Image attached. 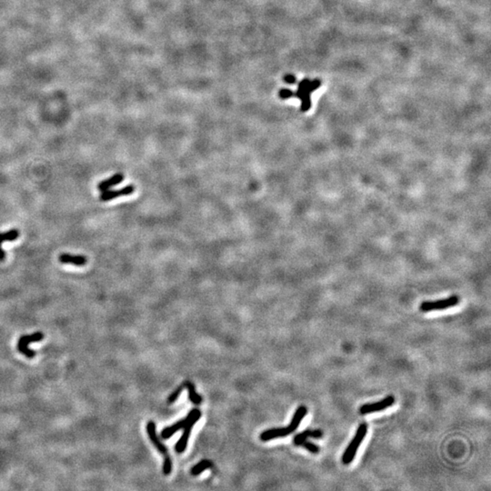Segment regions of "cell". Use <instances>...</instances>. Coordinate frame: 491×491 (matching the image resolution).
<instances>
[{"label":"cell","mask_w":491,"mask_h":491,"mask_svg":"<svg viewBox=\"0 0 491 491\" xmlns=\"http://www.w3.org/2000/svg\"><path fill=\"white\" fill-rule=\"evenodd\" d=\"M279 97L282 98V99H287V98H291L293 97V91H291V90H286V88H283V90L279 91Z\"/></svg>","instance_id":"cell-21"},{"label":"cell","mask_w":491,"mask_h":491,"mask_svg":"<svg viewBox=\"0 0 491 491\" xmlns=\"http://www.w3.org/2000/svg\"><path fill=\"white\" fill-rule=\"evenodd\" d=\"M459 302L458 296H451L448 299H439L435 301H425L420 305L422 312H430L435 310H444L449 307H455Z\"/></svg>","instance_id":"cell-3"},{"label":"cell","mask_w":491,"mask_h":491,"mask_svg":"<svg viewBox=\"0 0 491 491\" xmlns=\"http://www.w3.org/2000/svg\"><path fill=\"white\" fill-rule=\"evenodd\" d=\"M284 80H285V82L287 83V84L293 85V84H295L296 81H297V78H296V77L293 76V75L289 74V75H286V76L284 77Z\"/></svg>","instance_id":"cell-22"},{"label":"cell","mask_w":491,"mask_h":491,"mask_svg":"<svg viewBox=\"0 0 491 491\" xmlns=\"http://www.w3.org/2000/svg\"><path fill=\"white\" fill-rule=\"evenodd\" d=\"M394 403H395V397L393 396H388V397L383 398L382 400L361 406L360 408V412L362 415L380 412L381 410H384V409L391 407Z\"/></svg>","instance_id":"cell-6"},{"label":"cell","mask_w":491,"mask_h":491,"mask_svg":"<svg viewBox=\"0 0 491 491\" xmlns=\"http://www.w3.org/2000/svg\"><path fill=\"white\" fill-rule=\"evenodd\" d=\"M197 409H194L188 413L187 417L183 418L182 420H180V421L176 422L175 424L170 426V427H167L165 428L162 431H161V438H164V439H168V438H170L171 436H173L174 434L176 433V431H178L180 430H183L184 429L185 426L188 424V421L194 417V415L197 412Z\"/></svg>","instance_id":"cell-7"},{"label":"cell","mask_w":491,"mask_h":491,"mask_svg":"<svg viewBox=\"0 0 491 491\" xmlns=\"http://www.w3.org/2000/svg\"><path fill=\"white\" fill-rule=\"evenodd\" d=\"M307 413V409L306 407H304V406H300V407L298 408V409L296 410V412H295L294 415H293V417H292V419H291V424L288 425L293 432L299 428V426L300 425V423L302 421L303 418L305 417Z\"/></svg>","instance_id":"cell-14"},{"label":"cell","mask_w":491,"mask_h":491,"mask_svg":"<svg viewBox=\"0 0 491 491\" xmlns=\"http://www.w3.org/2000/svg\"><path fill=\"white\" fill-rule=\"evenodd\" d=\"M172 471L171 458L168 456H165L163 463V473L165 475H169Z\"/></svg>","instance_id":"cell-20"},{"label":"cell","mask_w":491,"mask_h":491,"mask_svg":"<svg viewBox=\"0 0 491 491\" xmlns=\"http://www.w3.org/2000/svg\"><path fill=\"white\" fill-rule=\"evenodd\" d=\"M321 86V81L319 79L309 80L307 78L299 82L297 92H293V97H297L301 100L300 109L302 112H307L311 107V94Z\"/></svg>","instance_id":"cell-1"},{"label":"cell","mask_w":491,"mask_h":491,"mask_svg":"<svg viewBox=\"0 0 491 491\" xmlns=\"http://www.w3.org/2000/svg\"><path fill=\"white\" fill-rule=\"evenodd\" d=\"M184 385L185 388L188 389V397H189L190 401L194 403L195 405H200L201 402H202V397H201L200 395H198L196 393L194 384L191 383L190 381H185Z\"/></svg>","instance_id":"cell-16"},{"label":"cell","mask_w":491,"mask_h":491,"mask_svg":"<svg viewBox=\"0 0 491 491\" xmlns=\"http://www.w3.org/2000/svg\"><path fill=\"white\" fill-rule=\"evenodd\" d=\"M58 261L62 264H70L76 266H84L87 263V258L82 255L63 253L58 257Z\"/></svg>","instance_id":"cell-11"},{"label":"cell","mask_w":491,"mask_h":491,"mask_svg":"<svg viewBox=\"0 0 491 491\" xmlns=\"http://www.w3.org/2000/svg\"><path fill=\"white\" fill-rule=\"evenodd\" d=\"M322 436H323V433H322V431H321V430H305V431H303V432H301V433L296 435L294 438V441L293 442H294L295 445H297V446H298V445L299 444V442L303 441V440L307 439V438H321Z\"/></svg>","instance_id":"cell-15"},{"label":"cell","mask_w":491,"mask_h":491,"mask_svg":"<svg viewBox=\"0 0 491 491\" xmlns=\"http://www.w3.org/2000/svg\"><path fill=\"white\" fill-rule=\"evenodd\" d=\"M213 466L212 461L209 460V459H203L201 460L200 462L197 463L196 465L193 466L191 468V471L190 473L192 476H198L200 475L203 471L208 470L209 467H211Z\"/></svg>","instance_id":"cell-17"},{"label":"cell","mask_w":491,"mask_h":491,"mask_svg":"<svg viewBox=\"0 0 491 491\" xmlns=\"http://www.w3.org/2000/svg\"><path fill=\"white\" fill-rule=\"evenodd\" d=\"M298 446H301L306 449V450H308L311 453L313 454H318L319 452V446H317L314 443L312 442L307 441V439L303 440V441L299 442V445Z\"/></svg>","instance_id":"cell-18"},{"label":"cell","mask_w":491,"mask_h":491,"mask_svg":"<svg viewBox=\"0 0 491 491\" xmlns=\"http://www.w3.org/2000/svg\"><path fill=\"white\" fill-rule=\"evenodd\" d=\"M293 431L287 426L286 428H278V429H271V430H266L260 435V438L262 441H269L273 438H283L286 437L287 435H291Z\"/></svg>","instance_id":"cell-10"},{"label":"cell","mask_w":491,"mask_h":491,"mask_svg":"<svg viewBox=\"0 0 491 491\" xmlns=\"http://www.w3.org/2000/svg\"><path fill=\"white\" fill-rule=\"evenodd\" d=\"M135 189V186L132 184L127 185L124 188H120V189H116V190H109L108 189V190L101 193V195L99 196V199L103 202H106V201L115 199V198L119 197V196H129L131 194H133Z\"/></svg>","instance_id":"cell-8"},{"label":"cell","mask_w":491,"mask_h":491,"mask_svg":"<svg viewBox=\"0 0 491 491\" xmlns=\"http://www.w3.org/2000/svg\"><path fill=\"white\" fill-rule=\"evenodd\" d=\"M123 180H124V175L121 173H117V174L110 176L109 178L99 182L98 184V189L99 191L104 192V191L110 189L112 187L120 184Z\"/></svg>","instance_id":"cell-13"},{"label":"cell","mask_w":491,"mask_h":491,"mask_svg":"<svg viewBox=\"0 0 491 491\" xmlns=\"http://www.w3.org/2000/svg\"><path fill=\"white\" fill-rule=\"evenodd\" d=\"M20 232L16 229H10L4 233H0V262L4 261L6 259V253L2 248V243L6 241H14L19 237Z\"/></svg>","instance_id":"cell-12"},{"label":"cell","mask_w":491,"mask_h":491,"mask_svg":"<svg viewBox=\"0 0 491 491\" xmlns=\"http://www.w3.org/2000/svg\"><path fill=\"white\" fill-rule=\"evenodd\" d=\"M44 339V334L42 332H36L32 335L22 336L18 342H17V350L23 354L24 356L33 359L36 356V351L29 348V343H34V342H38Z\"/></svg>","instance_id":"cell-4"},{"label":"cell","mask_w":491,"mask_h":491,"mask_svg":"<svg viewBox=\"0 0 491 491\" xmlns=\"http://www.w3.org/2000/svg\"><path fill=\"white\" fill-rule=\"evenodd\" d=\"M367 433H368V425L366 423L360 424V427L358 428L355 437L349 443L347 450H345L343 456H342V462H343L344 465H348L354 460L358 450H359L362 441L364 440Z\"/></svg>","instance_id":"cell-2"},{"label":"cell","mask_w":491,"mask_h":491,"mask_svg":"<svg viewBox=\"0 0 491 491\" xmlns=\"http://www.w3.org/2000/svg\"><path fill=\"white\" fill-rule=\"evenodd\" d=\"M200 417L201 412L200 410L198 409L197 412L194 415V417L188 421L187 425L185 426L184 429H183V430H184L183 434H182L181 438H180V440L176 442V446H175V450H176L177 453L184 452L186 448L188 446V438H189V436H190V433H191L193 427L196 424V422L199 420Z\"/></svg>","instance_id":"cell-5"},{"label":"cell","mask_w":491,"mask_h":491,"mask_svg":"<svg viewBox=\"0 0 491 491\" xmlns=\"http://www.w3.org/2000/svg\"><path fill=\"white\" fill-rule=\"evenodd\" d=\"M147 431L148 437L150 438L152 443L154 444V446L157 448V450H159L160 453L163 454L164 456H168V449H167V447L165 446L163 443L160 441V438L157 436L155 424L154 422L149 421L147 423Z\"/></svg>","instance_id":"cell-9"},{"label":"cell","mask_w":491,"mask_h":491,"mask_svg":"<svg viewBox=\"0 0 491 491\" xmlns=\"http://www.w3.org/2000/svg\"><path fill=\"white\" fill-rule=\"evenodd\" d=\"M185 385L184 383H183V384L180 385V387H177V388L175 389V391H174V392L171 393V394L169 395V397H168V404H172L173 402H175V401L178 398V397L180 396V394H181V392L183 391Z\"/></svg>","instance_id":"cell-19"}]
</instances>
